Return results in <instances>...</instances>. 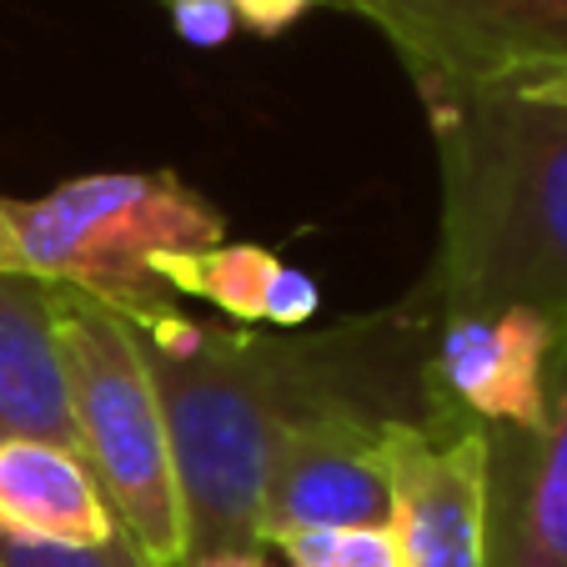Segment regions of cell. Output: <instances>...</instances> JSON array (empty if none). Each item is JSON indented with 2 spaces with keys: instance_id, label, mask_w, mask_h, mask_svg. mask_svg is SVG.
<instances>
[{
  "instance_id": "6",
  "label": "cell",
  "mask_w": 567,
  "mask_h": 567,
  "mask_svg": "<svg viewBox=\"0 0 567 567\" xmlns=\"http://www.w3.org/2000/svg\"><path fill=\"white\" fill-rule=\"evenodd\" d=\"M422 332H432L417 362L422 417L517 432L543 427L557 317L537 307L457 311L427 321Z\"/></svg>"
},
{
  "instance_id": "3",
  "label": "cell",
  "mask_w": 567,
  "mask_h": 567,
  "mask_svg": "<svg viewBox=\"0 0 567 567\" xmlns=\"http://www.w3.org/2000/svg\"><path fill=\"white\" fill-rule=\"evenodd\" d=\"M226 241V221L176 172L75 176L31 202H0L6 271L71 287L121 317L172 301L151 261Z\"/></svg>"
},
{
  "instance_id": "5",
  "label": "cell",
  "mask_w": 567,
  "mask_h": 567,
  "mask_svg": "<svg viewBox=\"0 0 567 567\" xmlns=\"http://www.w3.org/2000/svg\"><path fill=\"white\" fill-rule=\"evenodd\" d=\"M396 51L427 111L523 91L567 65V0H321Z\"/></svg>"
},
{
  "instance_id": "2",
  "label": "cell",
  "mask_w": 567,
  "mask_h": 567,
  "mask_svg": "<svg viewBox=\"0 0 567 567\" xmlns=\"http://www.w3.org/2000/svg\"><path fill=\"white\" fill-rule=\"evenodd\" d=\"M427 116L442 221L408 321L497 307L567 317V111L503 91Z\"/></svg>"
},
{
  "instance_id": "11",
  "label": "cell",
  "mask_w": 567,
  "mask_h": 567,
  "mask_svg": "<svg viewBox=\"0 0 567 567\" xmlns=\"http://www.w3.org/2000/svg\"><path fill=\"white\" fill-rule=\"evenodd\" d=\"M0 533L51 547H96L116 533V517L71 447L0 442Z\"/></svg>"
},
{
  "instance_id": "8",
  "label": "cell",
  "mask_w": 567,
  "mask_h": 567,
  "mask_svg": "<svg viewBox=\"0 0 567 567\" xmlns=\"http://www.w3.org/2000/svg\"><path fill=\"white\" fill-rule=\"evenodd\" d=\"M377 412L367 396H332L281 427L261 487V547L287 527H352L386 523V452Z\"/></svg>"
},
{
  "instance_id": "15",
  "label": "cell",
  "mask_w": 567,
  "mask_h": 567,
  "mask_svg": "<svg viewBox=\"0 0 567 567\" xmlns=\"http://www.w3.org/2000/svg\"><path fill=\"white\" fill-rule=\"evenodd\" d=\"M161 6L172 11L176 35L192 45H221L236 31L231 0H161Z\"/></svg>"
},
{
  "instance_id": "19",
  "label": "cell",
  "mask_w": 567,
  "mask_h": 567,
  "mask_svg": "<svg viewBox=\"0 0 567 567\" xmlns=\"http://www.w3.org/2000/svg\"><path fill=\"white\" fill-rule=\"evenodd\" d=\"M0 271H6V251H0Z\"/></svg>"
},
{
  "instance_id": "12",
  "label": "cell",
  "mask_w": 567,
  "mask_h": 567,
  "mask_svg": "<svg viewBox=\"0 0 567 567\" xmlns=\"http://www.w3.org/2000/svg\"><path fill=\"white\" fill-rule=\"evenodd\" d=\"M156 281L166 291L212 301L231 321H271V327H301L321 311V291L307 271L287 267L267 247L251 241H221L206 251H182V257L151 261Z\"/></svg>"
},
{
  "instance_id": "4",
  "label": "cell",
  "mask_w": 567,
  "mask_h": 567,
  "mask_svg": "<svg viewBox=\"0 0 567 567\" xmlns=\"http://www.w3.org/2000/svg\"><path fill=\"white\" fill-rule=\"evenodd\" d=\"M55 337L71 377L75 457L86 462L116 527L151 567H186V517L172 467V432L131 321L106 301L51 287Z\"/></svg>"
},
{
  "instance_id": "10",
  "label": "cell",
  "mask_w": 567,
  "mask_h": 567,
  "mask_svg": "<svg viewBox=\"0 0 567 567\" xmlns=\"http://www.w3.org/2000/svg\"><path fill=\"white\" fill-rule=\"evenodd\" d=\"M0 442H51L75 452L51 281L16 271H0Z\"/></svg>"
},
{
  "instance_id": "9",
  "label": "cell",
  "mask_w": 567,
  "mask_h": 567,
  "mask_svg": "<svg viewBox=\"0 0 567 567\" xmlns=\"http://www.w3.org/2000/svg\"><path fill=\"white\" fill-rule=\"evenodd\" d=\"M487 567H567V317L537 432L487 427Z\"/></svg>"
},
{
  "instance_id": "1",
  "label": "cell",
  "mask_w": 567,
  "mask_h": 567,
  "mask_svg": "<svg viewBox=\"0 0 567 567\" xmlns=\"http://www.w3.org/2000/svg\"><path fill=\"white\" fill-rule=\"evenodd\" d=\"M131 332L156 382L186 517V563L261 547V487L281 427L332 396H367L332 342H261L247 327H202L172 301Z\"/></svg>"
},
{
  "instance_id": "18",
  "label": "cell",
  "mask_w": 567,
  "mask_h": 567,
  "mask_svg": "<svg viewBox=\"0 0 567 567\" xmlns=\"http://www.w3.org/2000/svg\"><path fill=\"white\" fill-rule=\"evenodd\" d=\"M186 567H271V563L257 547V553H212V557H196V563H186Z\"/></svg>"
},
{
  "instance_id": "14",
  "label": "cell",
  "mask_w": 567,
  "mask_h": 567,
  "mask_svg": "<svg viewBox=\"0 0 567 567\" xmlns=\"http://www.w3.org/2000/svg\"><path fill=\"white\" fill-rule=\"evenodd\" d=\"M0 567H151V563L116 527V533L96 547H51V543L0 533Z\"/></svg>"
},
{
  "instance_id": "13",
  "label": "cell",
  "mask_w": 567,
  "mask_h": 567,
  "mask_svg": "<svg viewBox=\"0 0 567 567\" xmlns=\"http://www.w3.org/2000/svg\"><path fill=\"white\" fill-rule=\"evenodd\" d=\"M291 567H402L396 537L386 523H352V527H287L267 537Z\"/></svg>"
},
{
  "instance_id": "17",
  "label": "cell",
  "mask_w": 567,
  "mask_h": 567,
  "mask_svg": "<svg viewBox=\"0 0 567 567\" xmlns=\"http://www.w3.org/2000/svg\"><path fill=\"white\" fill-rule=\"evenodd\" d=\"M513 96L533 101V106H553V111H567V65H563V71H553V75H543V81H533V86L513 91Z\"/></svg>"
},
{
  "instance_id": "7",
  "label": "cell",
  "mask_w": 567,
  "mask_h": 567,
  "mask_svg": "<svg viewBox=\"0 0 567 567\" xmlns=\"http://www.w3.org/2000/svg\"><path fill=\"white\" fill-rule=\"evenodd\" d=\"M382 452L402 567H487V427L392 417Z\"/></svg>"
},
{
  "instance_id": "16",
  "label": "cell",
  "mask_w": 567,
  "mask_h": 567,
  "mask_svg": "<svg viewBox=\"0 0 567 567\" xmlns=\"http://www.w3.org/2000/svg\"><path fill=\"white\" fill-rule=\"evenodd\" d=\"M311 6H321V0H231L236 25H247L257 35H281Z\"/></svg>"
}]
</instances>
